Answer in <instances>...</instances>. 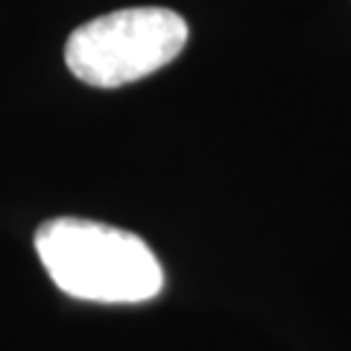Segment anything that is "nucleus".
I'll list each match as a JSON object with an SVG mask.
<instances>
[{"label":"nucleus","instance_id":"1","mask_svg":"<svg viewBox=\"0 0 351 351\" xmlns=\"http://www.w3.org/2000/svg\"><path fill=\"white\" fill-rule=\"evenodd\" d=\"M36 252L53 284L82 302L138 304L164 290L158 258L138 234L94 219L59 217L36 232Z\"/></svg>","mask_w":351,"mask_h":351},{"label":"nucleus","instance_id":"2","mask_svg":"<svg viewBox=\"0 0 351 351\" xmlns=\"http://www.w3.org/2000/svg\"><path fill=\"white\" fill-rule=\"evenodd\" d=\"M188 44V21L173 9L135 6L85 21L64 44V62L91 88H120L170 64Z\"/></svg>","mask_w":351,"mask_h":351}]
</instances>
